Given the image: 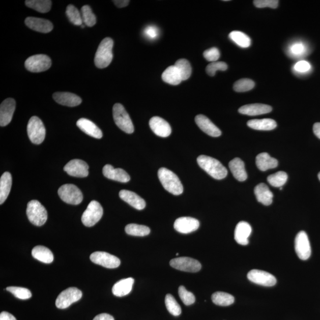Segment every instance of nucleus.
I'll return each instance as SVG.
<instances>
[{
	"label": "nucleus",
	"instance_id": "obj_26",
	"mask_svg": "<svg viewBox=\"0 0 320 320\" xmlns=\"http://www.w3.org/2000/svg\"><path fill=\"white\" fill-rule=\"evenodd\" d=\"M272 108L264 104H250L241 107L239 109V113L248 116H257V115L267 114L271 112Z\"/></svg>",
	"mask_w": 320,
	"mask_h": 320
},
{
	"label": "nucleus",
	"instance_id": "obj_50",
	"mask_svg": "<svg viewBox=\"0 0 320 320\" xmlns=\"http://www.w3.org/2000/svg\"><path fill=\"white\" fill-rule=\"evenodd\" d=\"M160 32L159 28L155 26H148L143 31V35L149 40H155L159 37Z\"/></svg>",
	"mask_w": 320,
	"mask_h": 320
},
{
	"label": "nucleus",
	"instance_id": "obj_32",
	"mask_svg": "<svg viewBox=\"0 0 320 320\" xmlns=\"http://www.w3.org/2000/svg\"><path fill=\"white\" fill-rule=\"evenodd\" d=\"M32 256L42 263L49 264L53 260V255L52 251L47 247L38 246L34 248L32 251Z\"/></svg>",
	"mask_w": 320,
	"mask_h": 320
},
{
	"label": "nucleus",
	"instance_id": "obj_7",
	"mask_svg": "<svg viewBox=\"0 0 320 320\" xmlns=\"http://www.w3.org/2000/svg\"><path fill=\"white\" fill-rule=\"evenodd\" d=\"M103 214V208L98 202L93 200L82 215L81 221L85 226L91 227L98 223Z\"/></svg>",
	"mask_w": 320,
	"mask_h": 320
},
{
	"label": "nucleus",
	"instance_id": "obj_27",
	"mask_svg": "<svg viewBox=\"0 0 320 320\" xmlns=\"http://www.w3.org/2000/svg\"><path fill=\"white\" fill-rule=\"evenodd\" d=\"M254 194L256 196L258 202L269 206L273 201V195L268 186L265 183H261L254 188Z\"/></svg>",
	"mask_w": 320,
	"mask_h": 320
},
{
	"label": "nucleus",
	"instance_id": "obj_51",
	"mask_svg": "<svg viewBox=\"0 0 320 320\" xmlns=\"http://www.w3.org/2000/svg\"><path fill=\"white\" fill-rule=\"evenodd\" d=\"M311 69L310 64L307 61H301L297 63L294 66V70L298 73H306Z\"/></svg>",
	"mask_w": 320,
	"mask_h": 320
},
{
	"label": "nucleus",
	"instance_id": "obj_8",
	"mask_svg": "<svg viewBox=\"0 0 320 320\" xmlns=\"http://www.w3.org/2000/svg\"><path fill=\"white\" fill-rule=\"evenodd\" d=\"M57 193L60 198L68 204L77 206L83 200L81 190L73 184H66L60 187Z\"/></svg>",
	"mask_w": 320,
	"mask_h": 320
},
{
	"label": "nucleus",
	"instance_id": "obj_40",
	"mask_svg": "<svg viewBox=\"0 0 320 320\" xmlns=\"http://www.w3.org/2000/svg\"><path fill=\"white\" fill-rule=\"evenodd\" d=\"M66 15L70 22L75 26H81L82 21L81 14L73 5H68L66 9Z\"/></svg>",
	"mask_w": 320,
	"mask_h": 320
},
{
	"label": "nucleus",
	"instance_id": "obj_21",
	"mask_svg": "<svg viewBox=\"0 0 320 320\" xmlns=\"http://www.w3.org/2000/svg\"><path fill=\"white\" fill-rule=\"evenodd\" d=\"M103 175L107 179L121 183L130 181V176L122 168H114L112 165L106 164L103 168Z\"/></svg>",
	"mask_w": 320,
	"mask_h": 320
},
{
	"label": "nucleus",
	"instance_id": "obj_48",
	"mask_svg": "<svg viewBox=\"0 0 320 320\" xmlns=\"http://www.w3.org/2000/svg\"><path fill=\"white\" fill-rule=\"evenodd\" d=\"M254 5L257 8H265V7H269L271 9H276L279 5V1L278 0H255L253 2Z\"/></svg>",
	"mask_w": 320,
	"mask_h": 320
},
{
	"label": "nucleus",
	"instance_id": "obj_16",
	"mask_svg": "<svg viewBox=\"0 0 320 320\" xmlns=\"http://www.w3.org/2000/svg\"><path fill=\"white\" fill-rule=\"evenodd\" d=\"M16 109V101L12 98L7 99L0 106V126L6 127L12 121L14 110Z\"/></svg>",
	"mask_w": 320,
	"mask_h": 320
},
{
	"label": "nucleus",
	"instance_id": "obj_17",
	"mask_svg": "<svg viewBox=\"0 0 320 320\" xmlns=\"http://www.w3.org/2000/svg\"><path fill=\"white\" fill-rule=\"evenodd\" d=\"M197 219L191 217H181L176 219L174 228L176 231L182 234H189L195 231L199 227Z\"/></svg>",
	"mask_w": 320,
	"mask_h": 320
},
{
	"label": "nucleus",
	"instance_id": "obj_58",
	"mask_svg": "<svg viewBox=\"0 0 320 320\" xmlns=\"http://www.w3.org/2000/svg\"><path fill=\"white\" fill-rule=\"evenodd\" d=\"M81 27H82V28H84V27H85L84 25H82H82H81Z\"/></svg>",
	"mask_w": 320,
	"mask_h": 320
},
{
	"label": "nucleus",
	"instance_id": "obj_1",
	"mask_svg": "<svg viewBox=\"0 0 320 320\" xmlns=\"http://www.w3.org/2000/svg\"><path fill=\"white\" fill-rule=\"evenodd\" d=\"M197 162L200 168L215 179H224L228 174V171L224 165L213 157L201 155L197 157Z\"/></svg>",
	"mask_w": 320,
	"mask_h": 320
},
{
	"label": "nucleus",
	"instance_id": "obj_12",
	"mask_svg": "<svg viewBox=\"0 0 320 320\" xmlns=\"http://www.w3.org/2000/svg\"><path fill=\"white\" fill-rule=\"evenodd\" d=\"M90 258L93 263L108 269L117 268L121 265L120 258L104 251H96L91 255Z\"/></svg>",
	"mask_w": 320,
	"mask_h": 320
},
{
	"label": "nucleus",
	"instance_id": "obj_29",
	"mask_svg": "<svg viewBox=\"0 0 320 320\" xmlns=\"http://www.w3.org/2000/svg\"><path fill=\"white\" fill-rule=\"evenodd\" d=\"M134 279L132 278L124 279L115 283L112 287L114 296L122 297L127 296L131 292Z\"/></svg>",
	"mask_w": 320,
	"mask_h": 320
},
{
	"label": "nucleus",
	"instance_id": "obj_47",
	"mask_svg": "<svg viewBox=\"0 0 320 320\" xmlns=\"http://www.w3.org/2000/svg\"><path fill=\"white\" fill-rule=\"evenodd\" d=\"M227 68V64L225 63L216 61L208 65L206 68V71L208 75L213 77L217 71H226Z\"/></svg>",
	"mask_w": 320,
	"mask_h": 320
},
{
	"label": "nucleus",
	"instance_id": "obj_31",
	"mask_svg": "<svg viewBox=\"0 0 320 320\" xmlns=\"http://www.w3.org/2000/svg\"><path fill=\"white\" fill-rule=\"evenodd\" d=\"M12 186V177L9 172H5L0 179V204L7 199Z\"/></svg>",
	"mask_w": 320,
	"mask_h": 320
},
{
	"label": "nucleus",
	"instance_id": "obj_36",
	"mask_svg": "<svg viewBox=\"0 0 320 320\" xmlns=\"http://www.w3.org/2000/svg\"><path fill=\"white\" fill-rule=\"evenodd\" d=\"M213 303L219 306L226 307L235 303V297L231 295L223 292H217L212 296Z\"/></svg>",
	"mask_w": 320,
	"mask_h": 320
},
{
	"label": "nucleus",
	"instance_id": "obj_13",
	"mask_svg": "<svg viewBox=\"0 0 320 320\" xmlns=\"http://www.w3.org/2000/svg\"><path fill=\"white\" fill-rule=\"evenodd\" d=\"M170 265L179 271L193 273L199 272L202 268L199 261L186 257L174 258L170 261Z\"/></svg>",
	"mask_w": 320,
	"mask_h": 320
},
{
	"label": "nucleus",
	"instance_id": "obj_43",
	"mask_svg": "<svg viewBox=\"0 0 320 320\" xmlns=\"http://www.w3.org/2000/svg\"><path fill=\"white\" fill-rule=\"evenodd\" d=\"M81 16L83 23L89 27H93L96 23V17L93 13L91 7L86 5L82 7Z\"/></svg>",
	"mask_w": 320,
	"mask_h": 320
},
{
	"label": "nucleus",
	"instance_id": "obj_25",
	"mask_svg": "<svg viewBox=\"0 0 320 320\" xmlns=\"http://www.w3.org/2000/svg\"><path fill=\"white\" fill-rule=\"evenodd\" d=\"M120 197L136 210H142L146 206V201L142 197L129 190H122L120 192Z\"/></svg>",
	"mask_w": 320,
	"mask_h": 320
},
{
	"label": "nucleus",
	"instance_id": "obj_2",
	"mask_svg": "<svg viewBox=\"0 0 320 320\" xmlns=\"http://www.w3.org/2000/svg\"><path fill=\"white\" fill-rule=\"evenodd\" d=\"M158 176L162 185L169 193L179 195L183 192V187L178 176L166 168H161Z\"/></svg>",
	"mask_w": 320,
	"mask_h": 320
},
{
	"label": "nucleus",
	"instance_id": "obj_4",
	"mask_svg": "<svg viewBox=\"0 0 320 320\" xmlns=\"http://www.w3.org/2000/svg\"><path fill=\"white\" fill-rule=\"evenodd\" d=\"M26 214L28 220L36 226H41L47 221V211L37 200H31L27 203Z\"/></svg>",
	"mask_w": 320,
	"mask_h": 320
},
{
	"label": "nucleus",
	"instance_id": "obj_34",
	"mask_svg": "<svg viewBox=\"0 0 320 320\" xmlns=\"http://www.w3.org/2000/svg\"><path fill=\"white\" fill-rule=\"evenodd\" d=\"M163 80L171 85H178L181 83L183 81L179 71L175 66L168 67L162 74Z\"/></svg>",
	"mask_w": 320,
	"mask_h": 320
},
{
	"label": "nucleus",
	"instance_id": "obj_6",
	"mask_svg": "<svg viewBox=\"0 0 320 320\" xmlns=\"http://www.w3.org/2000/svg\"><path fill=\"white\" fill-rule=\"evenodd\" d=\"M27 131L28 138L34 144H41L44 141L46 129L42 121L37 117H33L28 122Z\"/></svg>",
	"mask_w": 320,
	"mask_h": 320
},
{
	"label": "nucleus",
	"instance_id": "obj_37",
	"mask_svg": "<svg viewBox=\"0 0 320 320\" xmlns=\"http://www.w3.org/2000/svg\"><path fill=\"white\" fill-rule=\"evenodd\" d=\"M229 38L237 45L243 48L249 47L251 39L247 35L240 31H232L229 35Z\"/></svg>",
	"mask_w": 320,
	"mask_h": 320
},
{
	"label": "nucleus",
	"instance_id": "obj_11",
	"mask_svg": "<svg viewBox=\"0 0 320 320\" xmlns=\"http://www.w3.org/2000/svg\"><path fill=\"white\" fill-rule=\"evenodd\" d=\"M295 249L301 260H306L311 254V248L307 233L301 231L295 240Z\"/></svg>",
	"mask_w": 320,
	"mask_h": 320
},
{
	"label": "nucleus",
	"instance_id": "obj_22",
	"mask_svg": "<svg viewBox=\"0 0 320 320\" xmlns=\"http://www.w3.org/2000/svg\"><path fill=\"white\" fill-rule=\"evenodd\" d=\"M53 99L60 105L68 107L80 105L82 100L80 97L73 93L68 92H56L53 95Z\"/></svg>",
	"mask_w": 320,
	"mask_h": 320
},
{
	"label": "nucleus",
	"instance_id": "obj_44",
	"mask_svg": "<svg viewBox=\"0 0 320 320\" xmlns=\"http://www.w3.org/2000/svg\"><path fill=\"white\" fill-rule=\"evenodd\" d=\"M255 86V82L249 78H243L236 81L234 84V90L236 92H246L251 91Z\"/></svg>",
	"mask_w": 320,
	"mask_h": 320
},
{
	"label": "nucleus",
	"instance_id": "obj_53",
	"mask_svg": "<svg viewBox=\"0 0 320 320\" xmlns=\"http://www.w3.org/2000/svg\"><path fill=\"white\" fill-rule=\"evenodd\" d=\"M0 320H17L14 316L7 312H2L0 314Z\"/></svg>",
	"mask_w": 320,
	"mask_h": 320
},
{
	"label": "nucleus",
	"instance_id": "obj_35",
	"mask_svg": "<svg viewBox=\"0 0 320 320\" xmlns=\"http://www.w3.org/2000/svg\"><path fill=\"white\" fill-rule=\"evenodd\" d=\"M25 5L39 13H45L51 10L52 2L49 0H27Z\"/></svg>",
	"mask_w": 320,
	"mask_h": 320
},
{
	"label": "nucleus",
	"instance_id": "obj_39",
	"mask_svg": "<svg viewBox=\"0 0 320 320\" xmlns=\"http://www.w3.org/2000/svg\"><path fill=\"white\" fill-rule=\"evenodd\" d=\"M174 66L177 67L181 74L182 80H188L192 74V67L189 61L186 59H180L176 61Z\"/></svg>",
	"mask_w": 320,
	"mask_h": 320
},
{
	"label": "nucleus",
	"instance_id": "obj_33",
	"mask_svg": "<svg viewBox=\"0 0 320 320\" xmlns=\"http://www.w3.org/2000/svg\"><path fill=\"white\" fill-rule=\"evenodd\" d=\"M247 126L255 130L271 131L277 127L275 121L271 119H263V120H253L247 122Z\"/></svg>",
	"mask_w": 320,
	"mask_h": 320
},
{
	"label": "nucleus",
	"instance_id": "obj_18",
	"mask_svg": "<svg viewBox=\"0 0 320 320\" xmlns=\"http://www.w3.org/2000/svg\"><path fill=\"white\" fill-rule=\"evenodd\" d=\"M25 24L32 30L44 34L49 33L53 28L51 21L41 18L28 17L25 19Z\"/></svg>",
	"mask_w": 320,
	"mask_h": 320
},
{
	"label": "nucleus",
	"instance_id": "obj_23",
	"mask_svg": "<svg viewBox=\"0 0 320 320\" xmlns=\"http://www.w3.org/2000/svg\"><path fill=\"white\" fill-rule=\"evenodd\" d=\"M252 229L249 223L241 221L237 225L235 229V239L236 242L240 245L247 246L249 243L250 237Z\"/></svg>",
	"mask_w": 320,
	"mask_h": 320
},
{
	"label": "nucleus",
	"instance_id": "obj_19",
	"mask_svg": "<svg viewBox=\"0 0 320 320\" xmlns=\"http://www.w3.org/2000/svg\"><path fill=\"white\" fill-rule=\"evenodd\" d=\"M150 128L154 134L161 137H168L171 133V128L166 121L159 117H153L149 122Z\"/></svg>",
	"mask_w": 320,
	"mask_h": 320
},
{
	"label": "nucleus",
	"instance_id": "obj_5",
	"mask_svg": "<svg viewBox=\"0 0 320 320\" xmlns=\"http://www.w3.org/2000/svg\"><path fill=\"white\" fill-rule=\"evenodd\" d=\"M113 116L115 124L122 131L129 134L134 132V125L123 105L120 103L115 104L113 107Z\"/></svg>",
	"mask_w": 320,
	"mask_h": 320
},
{
	"label": "nucleus",
	"instance_id": "obj_14",
	"mask_svg": "<svg viewBox=\"0 0 320 320\" xmlns=\"http://www.w3.org/2000/svg\"><path fill=\"white\" fill-rule=\"evenodd\" d=\"M89 165L85 161L80 159H74L65 165L64 170L68 175L75 178H83L89 176Z\"/></svg>",
	"mask_w": 320,
	"mask_h": 320
},
{
	"label": "nucleus",
	"instance_id": "obj_38",
	"mask_svg": "<svg viewBox=\"0 0 320 320\" xmlns=\"http://www.w3.org/2000/svg\"><path fill=\"white\" fill-rule=\"evenodd\" d=\"M125 231L128 235L143 237L149 235L150 229L145 225L131 224L126 226Z\"/></svg>",
	"mask_w": 320,
	"mask_h": 320
},
{
	"label": "nucleus",
	"instance_id": "obj_59",
	"mask_svg": "<svg viewBox=\"0 0 320 320\" xmlns=\"http://www.w3.org/2000/svg\"><path fill=\"white\" fill-rule=\"evenodd\" d=\"M179 254V253H176V256H178V255Z\"/></svg>",
	"mask_w": 320,
	"mask_h": 320
},
{
	"label": "nucleus",
	"instance_id": "obj_56",
	"mask_svg": "<svg viewBox=\"0 0 320 320\" xmlns=\"http://www.w3.org/2000/svg\"><path fill=\"white\" fill-rule=\"evenodd\" d=\"M313 131L314 134L320 139V123L318 122V123H315L313 126Z\"/></svg>",
	"mask_w": 320,
	"mask_h": 320
},
{
	"label": "nucleus",
	"instance_id": "obj_3",
	"mask_svg": "<svg viewBox=\"0 0 320 320\" xmlns=\"http://www.w3.org/2000/svg\"><path fill=\"white\" fill-rule=\"evenodd\" d=\"M113 41L106 38L100 43L95 57L96 66L103 69L109 66L113 60Z\"/></svg>",
	"mask_w": 320,
	"mask_h": 320
},
{
	"label": "nucleus",
	"instance_id": "obj_57",
	"mask_svg": "<svg viewBox=\"0 0 320 320\" xmlns=\"http://www.w3.org/2000/svg\"><path fill=\"white\" fill-rule=\"evenodd\" d=\"M318 179H319V180L320 181V172H319V173L318 174Z\"/></svg>",
	"mask_w": 320,
	"mask_h": 320
},
{
	"label": "nucleus",
	"instance_id": "obj_24",
	"mask_svg": "<svg viewBox=\"0 0 320 320\" xmlns=\"http://www.w3.org/2000/svg\"><path fill=\"white\" fill-rule=\"evenodd\" d=\"M77 127L86 134L93 138L100 139L103 137V133L98 126L91 121L85 118H81L77 122Z\"/></svg>",
	"mask_w": 320,
	"mask_h": 320
},
{
	"label": "nucleus",
	"instance_id": "obj_20",
	"mask_svg": "<svg viewBox=\"0 0 320 320\" xmlns=\"http://www.w3.org/2000/svg\"><path fill=\"white\" fill-rule=\"evenodd\" d=\"M195 122L201 130L208 135L213 137H218L222 134L220 129L215 125L210 119L203 114L197 115Z\"/></svg>",
	"mask_w": 320,
	"mask_h": 320
},
{
	"label": "nucleus",
	"instance_id": "obj_15",
	"mask_svg": "<svg viewBox=\"0 0 320 320\" xmlns=\"http://www.w3.org/2000/svg\"><path fill=\"white\" fill-rule=\"evenodd\" d=\"M247 278L251 282L264 286H273L276 283V279L274 276L261 270H251L248 273Z\"/></svg>",
	"mask_w": 320,
	"mask_h": 320
},
{
	"label": "nucleus",
	"instance_id": "obj_49",
	"mask_svg": "<svg viewBox=\"0 0 320 320\" xmlns=\"http://www.w3.org/2000/svg\"><path fill=\"white\" fill-rule=\"evenodd\" d=\"M203 56L208 61L216 62L220 57V52L217 48H212L203 52Z\"/></svg>",
	"mask_w": 320,
	"mask_h": 320
},
{
	"label": "nucleus",
	"instance_id": "obj_54",
	"mask_svg": "<svg viewBox=\"0 0 320 320\" xmlns=\"http://www.w3.org/2000/svg\"><path fill=\"white\" fill-rule=\"evenodd\" d=\"M93 320H114V319L110 314L103 313L96 316Z\"/></svg>",
	"mask_w": 320,
	"mask_h": 320
},
{
	"label": "nucleus",
	"instance_id": "obj_28",
	"mask_svg": "<svg viewBox=\"0 0 320 320\" xmlns=\"http://www.w3.org/2000/svg\"><path fill=\"white\" fill-rule=\"evenodd\" d=\"M229 167L230 170L232 172L234 177H235L237 181L244 182L247 179L245 165H244V162L239 159V158H236V159L230 161L229 163Z\"/></svg>",
	"mask_w": 320,
	"mask_h": 320
},
{
	"label": "nucleus",
	"instance_id": "obj_45",
	"mask_svg": "<svg viewBox=\"0 0 320 320\" xmlns=\"http://www.w3.org/2000/svg\"><path fill=\"white\" fill-rule=\"evenodd\" d=\"M6 290L20 300H28L32 297L31 291L24 287L10 286L7 287Z\"/></svg>",
	"mask_w": 320,
	"mask_h": 320
},
{
	"label": "nucleus",
	"instance_id": "obj_10",
	"mask_svg": "<svg viewBox=\"0 0 320 320\" xmlns=\"http://www.w3.org/2000/svg\"><path fill=\"white\" fill-rule=\"evenodd\" d=\"M82 294L77 287H69L63 291L57 297L55 305L57 308L66 309L69 307L72 304L80 300Z\"/></svg>",
	"mask_w": 320,
	"mask_h": 320
},
{
	"label": "nucleus",
	"instance_id": "obj_42",
	"mask_svg": "<svg viewBox=\"0 0 320 320\" xmlns=\"http://www.w3.org/2000/svg\"><path fill=\"white\" fill-rule=\"evenodd\" d=\"M165 304L168 311L172 315L179 316L181 314V307L172 295L168 294L165 296Z\"/></svg>",
	"mask_w": 320,
	"mask_h": 320
},
{
	"label": "nucleus",
	"instance_id": "obj_60",
	"mask_svg": "<svg viewBox=\"0 0 320 320\" xmlns=\"http://www.w3.org/2000/svg\"><path fill=\"white\" fill-rule=\"evenodd\" d=\"M282 190V188L281 187V188H280V190Z\"/></svg>",
	"mask_w": 320,
	"mask_h": 320
},
{
	"label": "nucleus",
	"instance_id": "obj_46",
	"mask_svg": "<svg viewBox=\"0 0 320 320\" xmlns=\"http://www.w3.org/2000/svg\"><path fill=\"white\" fill-rule=\"evenodd\" d=\"M179 295L183 303L186 305H190L195 302V297L193 294L187 290L184 286L179 287Z\"/></svg>",
	"mask_w": 320,
	"mask_h": 320
},
{
	"label": "nucleus",
	"instance_id": "obj_9",
	"mask_svg": "<svg viewBox=\"0 0 320 320\" xmlns=\"http://www.w3.org/2000/svg\"><path fill=\"white\" fill-rule=\"evenodd\" d=\"M51 60L44 54L31 56L25 61L24 66L32 73H41L49 69L51 67Z\"/></svg>",
	"mask_w": 320,
	"mask_h": 320
},
{
	"label": "nucleus",
	"instance_id": "obj_52",
	"mask_svg": "<svg viewBox=\"0 0 320 320\" xmlns=\"http://www.w3.org/2000/svg\"><path fill=\"white\" fill-rule=\"evenodd\" d=\"M290 51L295 55H301L305 51V47L303 44H296L292 46Z\"/></svg>",
	"mask_w": 320,
	"mask_h": 320
},
{
	"label": "nucleus",
	"instance_id": "obj_30",
	"mask_svg": "<svg viewBox=\"0 0 320 320\" xmlns=\"http://www.w3.org/2000/svg\"><path fill=\"white\" fill-rule=\"evenodd\" d=\"M256 163L257 168L262 171L275 168L278 165V160L270 156L267 153L258 154L256 157Z\"/></svg>",
	"mask_w": 320,
	"mask_h": 320
},
{
	"label": "nucleus",
	"instance_id": "obj_55",
	"mask_svg": "<svg viewBox=\"0 0 320 320\" xmlns=\"http://www.w3.org/2000/svg\"><path fill=\"white\" fill-rule=\"evenodd\" d=\"M113 2L119 8H123V7H127L130 2L128 0H117V1Z\"/></svg>",
	"mask_w": 320,
	"mask_h": 320
},
{
	"label": "nucleus",
	"instance_id": "obj_41",
	"mask_svg": "<svg viewBox=\"0 0 320 320\" xmlns=\"http://www.w3.org/2000/svg\"><path fill=\"white\" fill-rule=\"evenodd\" d=\"M287 174L285 172L279 171L268 176V182L269 184L275 188H281L285 184L287 180Z\"/></svg>",
	"mask_w": 320,
	"mask_h": 320
}]
</instances>
